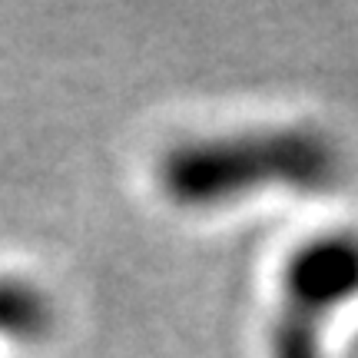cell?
Masks as SVG:
<instances>
[{
	"label": "cell",
	"mask_w": 358,
	"mask_h": 358,
	"mask_svg": "<svg viewBox=\"0 0 358 358\" xmlns=\"http://www.w3.org/2000/svg\"><path fill=\"white\" fill-rule=\"evenodd\" d=\"M342 176L338 143L319 127H268L173 146L159 186L189 209L236 203L262 189L329 192Z\"/></svg>",
	"instance_id": "6da1fadb"
},
{
	"label": "cell",
	"mask_w": 358,
	"mask_h": 358,
	"mask_svg": "<svg viewBox=\"0 0 358 358\" xmlns=\"http://www.w3.org/2000/svg\"><path fill=\"white\" fill-rule=\"evenodd\" d=\"M352 299H358V232L329 229L308 236L282 266L268 355L322 358L325 325Z\"/></svg>",
	"instance_id": "7a4b0ae2"
}]
</instances>
